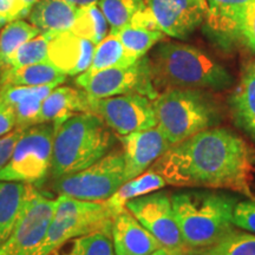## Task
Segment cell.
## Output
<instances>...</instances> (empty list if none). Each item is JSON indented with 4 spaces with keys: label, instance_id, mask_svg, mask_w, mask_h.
Listing matches in <instances>:
<instances>
[{
    "label": "cell",
    "instance_id": "obj_20",
    "mask_svg": "<svg viewBox=\"0 0 255 255\" xmlns=\"http://www.w3.org/2000/svg\"><path fill=\"white\" fill-rule=\"evenodd\" d=\"M77 9L69 0H38L27 15L28 23L40 32H66L75 23Z\"/></svg>",
    "mask_w": 255,
    "mask_h": 255
},
{
    "label": "cell",
    "instance_id": "obj_28",
    "mask_svg": "<svg viewBox=\"0 0 255 255\" xmlns=\"http://www.w3.org/2000/svg\"><path fill=\"white\" fill-rule=\"evenodd\" d=\"M51 255H116V253L110 235L96 232L65 242Z\"/></svg>",
    "mask_w": 255,
    "mask_h": 255
},
{
    "label": "cell",
    "instance_id": "obj_5",
    "mask_svg": "<svg viewBox=\"0 0 255 255\" xmlns=\"http://www.w3.org/2000/svg\"><path fill=\"white\" fill-rule=\"evenodd\" d=\"M157 128L171 145L219 127L222 110L212 94L197 89H169L152 100Z\"/></svg>",
    "mask_w": 255,
    "mask_h": 255
},
{
    "label": "cell",
    "instance_id": "obj_4",
    "mask_svg": "<svg viewBox=\"0 0 255 255\" xmlns=\"http://www.w3.org/2000/svg\"><path fill=\"white\" fill-rule=\"evenodd\" d=\"M55 124L51 176L53 181L78 173L113 148V130L91 113H77Z\"/></svg>",
    "mask_w": 255,
    "mask_h": 255
},
{
    "label": "cell",
    "instance_id": "obj_22",
    "mask_svg": "<svg viewBox=\"0 0 255 255\" xmlns=\"http://www.w3.org/2000/svg\"><path fill=\"white\" fill-rule=\"evenodd\" d=\"M68 76L56 68L50 60L12 69L1 77V87H39L59 83L63 84Z\"/></svg>",
    "mask_w": 255,
    "mask_h": 255
},
{
    "label": "cell",
    "instance_id": "obj_19",
    "mask_svg": "<svg viewBox=\"0 0 255 255\" xmlns=\"http://www.w3.org/2000/svg\"><path fill=\"white\" fill-rule=\"evenodd\" d=\"M77 113H88L87 92L71 87H57L41 103L36 124L59 123Z\"/></svg>",
    "mask_w": 255,
    "mask_h": 255
},
{
    "label": "cell",
    "instance_id": "obj_9",
    "mask_svg": "<svg viewBox=\"0 0 255 255\" xmlns=\"http://www.w3.org/2000/svg\"><path fill=\"white\" fill-rule=\"evenodd\" d=\"M76 85L94 98L139 94L154 100L158 95L150 78L148 56L129 66L83 72L76 78Z\"/></svg>",
    "mask_w": 255,
    "mask_h": 255
},
{
    "label": "cell",
    "instance_id": "obj_38",
    "mask_svg": "<svg viewBox=\"0 0 255 255\" xmlns=\"http://www.w3.org/2000/svg\"><path fill=\"white\" fill-rule=\"evenodd\" d=\"M37 1H38V0H20L21 6H23L24 18H27L28 13H30L32 7H33L34 4H36Z\"/></svg>",
    "mask_w": 255,
    "mask_h": 255
},
{
    "label": "cell",
    "instance_id": "obj_24",
    "mask_svg": "<svg viewBox=\"0 0 255 255\" xmlns=\"http://www.w3.org/2000/svg\"><path fill=\"white\" fill-rule=\"evenodd\" d=\"M141 59V58H139ZM137 59L127 52L123 44L117 37L116 32L110 30L109 33L95 47L94 57L88 72H96L100 70L129 66L136 63Z\"/></svg>",
    "mask_w": 255,
    "mask_h": 255
},
{
    "label": "cell",
    "instance_id": "obj_16",
    "mask_svg": "<svg viewBox=\"0 0 255 255\" xmlns=\"http://www.w3.org/2000/svg\"><path fill=\"white\" fill-rule=\"evenodd\" d=\"M111 239L116 255H150L163 248L128 209L115 216Z\"/></svg>",
    "mask_w": 255,
    "mask_h": 255
},
{
    "label": "cell",
    "instance_id": "obj_32",
    "mask_svg": "<svg viewBox=\"0 0 255 255\" xmlns=\"http://www.w3.org/2000/svg\"><path fill=\"white\" fill-rule=\"evenodd\" d=\"M233 222L237 228L255 234V200L238 201L233 212Z\"/></svg>",
    "mask_w": 255,
    "mask_h": 255
},
{
    "label": "cell",
    "instance_id": "obj_12",
    "mask_svg": "<svg viewBox=\"0 0 255 255\" xmlns=\"http://www.w3.org/2000/svg\"><path fill=\"white\" fill-rule=\"evenodd\" d=\"M57 201L32 187L23 212L4 244L0 255H34L45 238Z\"/></svg>",
    "mask_w": 255,
    "mask_h": 255
},
{
    "label": "cell",
    "instance_id": "obj_29",
    "mask_svg": "<svg viewBox=\"0 0 255 255\" xmlns=\"http://www.w3.org/2000/svg\"><path fill=\"white\" fill-rule=\"evenodd\" d=\"M53 34L55 33L40 32L36 37H33L32 39L26 41V43H24L11 56V58L8 60L7 71L6 72H8L12 69L21 68V66L25 65H31V64L49 60V44Z\"/></svg>",
    "mask_w": 255,
    "mask_h": 255
},
{
    "label": "cell",
    "instance_id": "obj_21",
    "mask_svg": "<svg viewBox=\"0 0 255 255\" xmlns=\"http://www.w3.org/2000/svg\"><path fill=\"white\" fill-rule=\"evenodd\" d=\"M32 187L21 182L0 181V246L13 231Z\"/></svg>",
    "mask_w": 255,
    "mask_h": 255
},
{
    "label": "cell",
    "instance_id": "obj_30",
    "mask_svg": "<svg viewBox=\"0 0 255 255\" xmlns=\"http://www.w3.org/2000/svg\"><path fill=\"white\" fill-rule=\"evenodd\" d=\"M194 252L203 255H255V234L235 229L218 244Z\"/></svg>",
    "mask_w": 255,
    "mask_h": 255
},
{
    "label": "cell",
    "instance_id": "obj_36",
    "mask_svg": "<svg viewBox=\"0 0 255 255\" xmlns=\"http://www.w3.org/2000/svg\"><path fill=\"white\" fill-rule=\"evenodd\" d=\"M128 24L133 25L137 27H143L148 28V30H154V31H161L158 27L157 21L154 17V14L151 13V11L146 5L143 6L141 9L136 12L132 15V18L130 19V21Z\"/></svg>",
    "mask_w": 255,
    "mask_h": 255
},
{
    "label": "cell",
    "instance_id": "obj_18",
    "mask_svg": "<svg viewBox=\"0 0 255 255\" xmlns=\"http://www.w3.org/2000/svg\"><path fill=\"white\" fill-rule=\"evenodd\" d=\"M228 107L234 126L255 143V59L242 68L240 81L229 96Z\"/></svg>",
    "mask_w": 255,
    "mask_h": 255
},
{
    "label": "cell",
    "instance_id": "obj_40",
    "mask_svg": "<svg viewBox=\"0 0 255 255\" xmlns=\"http://www.w3.org/2000/svg\"><path fill=\"white\" fill-rule=\"evenodd\" d=\"M150 255H173V254L169 253V252L167 250H164V248H159V250L154 252V253Z\"/></svg>",
    "mask_w": 255,
    "mask_h": 255
},
{
    "label": "cell",
    "instance_id": "obj_8",
    "mask_svg": "<svg viewBox=\"0 0 255 255\" xmlns=\"http://www.w3.org/2000/svg\"><path fill=\"white\" fill-rule=\"evenodd\" d=\"M126 182L122 150L109 151L97 162L78 173L55 181L58 195L83 201L104 202Z\"/></svg>",
    "mask_w": 255,
    "mask_h": 255
},
{
    "label": "cell",
    "instance_id": "obj_42",
    "mask_svg": "<svg viewBox=\"0 0 255 255\" xmlns=\"http://www.w3.org/2000/svg\"><path fill=\"white\" fill-rule=\"evenodd\" d=\"M0 87H1V72H0Z\"/></svg>",
    "mask_w": 255,
    "mask_h": 255
},
{
    "label": "cell",
    "instance_id": "obj_15",
    "mask_svg": "<svg viewBox=\"0 0 255 255\" xmlns=\"http://www.w3.org/2000/svg\"><path fill=\"white\" fill-rule=\"evenodd\" d=\"M95 47L71 31L55 33L49 44V60L66 76H78L90 68Z\"/></svg>",
    "mask_w": 255,
    "mask_h": 255
},
{
    "label": "cell",
    "instance_id": "obj_27",
    "mask_svg": "<svg viewBox=\"0 0 255 255\" xmlns=\"http://www.w3.org/2000/svg\"><path fill=\"white\" fill-rule=\"evenodd\" d=\"M114 31L116 32L127 52L137 60L146 56V53L164 38V33L162 31L148 30L130 24Z\"/></svg>",
    "mask_w": 255,
    "mask_h": 255
},
{
    "label": "cell",
    "instance_id": "obj_25",
    "mask_svg": "<svg viewBox=\"0 0 255 255\" xmlns=\"http://www.w3.org/2000/svg\"><path fill=\"white\" fill-rule=\"evenodd\" d=\"M39 28L23 19L9 21L0 30V72L1 76L7 71L8 60L19 47L37 34Z\"/></svg>",
    "mask_w": 255,
    "mask_h": 255
},
{
    "label": "cell",
    "instance_id": "obj_17",
    "mask_svg": "<svg viewBox=\"0 0 255 255\" xmlns=\"http://www.w3.org/2000/svg\"><path fill=\"white\" fill-rule=\"evenodd\" d=\"M206 24L219 45L229 47L239 39V27L248 6L255 0H206Z\"/></svg>",
    "mask_w": 255,
    "mask_h": 255
},
{
    "label": "cell",
    "instance_id": "obj_26",
    "mask_svg": "<svg viewBox=\"0 0 255 255\" xmlns=\"http://www.w3.org/2000/svg\"><path fill=\"white\" fill-rule=\"evenodd\" d=\"M108 27L109 24L100 6L94 4L78 7L75 23L70 31L76 36L90 40L97 45L108 34Z\"/></svg>",
    "mask_w": 255,
    "mask_h": 255
},
{
    "label": "cell",
    "instance_id": "obj_41",
    "mask_svg": "<svg viewBox=\"0 0 255 255\" xmlns=\"http://www.w3.org/2000/svg\"><path fill=\"white\" fill-rule=\"evenodd\" d=\"M186 255H203V254L196 253V252H194V251H189V252H188V253H187Z\"/></svg>",
    "mask_w": 255,
    "mask_h": 255
},
{
    "label": "cell",
    "instance_id": "obj_13",
    "mask_svg": "<svg viewBox=\"0 0 255 255\" xmlns=\"http://www.w3.org/2000/svg\"><path fill=\"white\" fill-rule=\"evenodd\" d=\"M167 36L187 38L206 20V0H144Z\"/></svg>",
    "mask_w": 255,
    "mask_h": 255
},
{
    "label": "cell",
    "instance_id": "obj_34",
    "mask_svg": "<svg viewBox=\"0 0 255 255\" xmlns=\"http://www.w3.org/2000/svg\"><path fill=\"white\" fill-rule=\"evenodd\" d=\"M25 128L15 127L12 131L0 137V169L4 168L13 155L14 148L20 137L23 136Z\"/></svg>",
    "mask_w": 255,
    "mask_h": 255
},
{
    "label": "cell",
    "instance_id": "obj_31",
    "mask_svg": "<svg viewBox=\"0 0 255 255\" xmlns=\"http://www.w3.org/2000/svg\"><path fill=\"white\" fill-rule=\"evenodd\" d=\"M144 5V0H98V6L107 18L110 30H119L127 25Z\"/></svg>",
    "mask_w": 255,
    "mask_h": 255
},
{
    "label": "cell",
    "instance_id": "obj_1",
    "mask_svg": "<svg viewBox=\"0 0 255 255\" xmlns=\"http://www.w3.org/2000/svg\"><path fill=\"white\" fill-rule=\"evenodd\" d=\"M254 150L227 128L203 130L170 148L151 165L169 186L232 190L255 200L251 189Z\"/></svg>",
    "mask_w": 255,
    "mask_h": 255
},
{
    "label": "cell",
    "instance_id": "obj_35",
    "mask_svg": "<svg viewBox=\"0 0 255 255\" xmlns=\"http://www.w3.org/2000/svg\"><path fill=\"white\" fill-rule=\"evenodd\" d=\"M17 19H24L20 0H0V28Z\"/></svg>",
    "mask_w": 255,
    "mask_h": 255
},
{
    "label": "cell",
    "instance_id": "obj_2",
    "mask_svg": "<svg viewBox=\"0 0 255 255\" xmlns=\"http://www.w3.org/2000/svg\"><path fill=\"white\" fill-rule=\"evenodd\" d=\"M148 64L152 85L158 94L169 89L223 91L234 83L226 66L188 44H156L148 56Z\"/></svg>",
    "mask_w": 255,
    "mask_h": 255
},
{
    "label": "cell",
    "instance_id": "obj_33",
    "mask_svg": "<svg viewBox=\"0 0 255 255\" xmlns=\"http://www.w3.org/2000/svg\"><path fill=\"white\" fill-rule=\"evenodd\" d=\"M239 39L255 53V1L248 6L239 27Z\"/></svg>",
    "mask_w": 255,
    "mask_h": 255
},
{
    "label": "cell",
    "instance_id": "obj_10",
    "mask_svg": "<svg viewBox=\"0 0 255 255\" xmlns=\"http://www.w3.org/2000/svg\"><path fill=\"white\" fill-rule=\"evenodd\" d=\"M88 113L100 117L119 136L157 127L152 100L144 95L128 94L107 98L88 95Z\"/></svg>",
    "mask_w": 255,
    "mask_h": 255
},
{
    "label": "cell",
    "instance_id": "obj_37",
    "mask_svg": "<svg viewBox=\"0 0 255 255\" xmlns=\"http://www.w3.org/2000/svg\"><path fill=\"white\" fill-rule=\"evenodd\" d=\"M17 127L13 108L0 102V137L6 135Z\"/></svg>",
    "mask_w": 255,
    "mask_h": 255
},
{
    "label": "cell",
    "instance_id": "obj_23",
    "mask_svg": "<svg viewBox=\"0 0 255 255\" xmlns=\"http://www.w3.org/2000/svg\"><path fill=\"white\" fill-rule=\"evenodd\" d=\"M167 182L158 173L148 169L144 173L124 182L107 201H104L116 214L126 209L127 202L137 197L161 190Z\"/></svg>",
    "mask_w": 255,
    "mask_h": 255
},
{
    "label": "cell",
    "instance_id": "obj_3",
    "mask_svg": "<svg viewBox=\"0 0 255 255\" xmlns=\"http://www.w3.org/2000/svg\"><path fill=\"white\" fill-rule=\"evenodd\" d=\"M174 215L189 251L218 244L235 231L233 212L238 199L218 189L189 188L171 193Z\"/></svg>",
    "mask_w": 255,
    "mask_h": 255
},
{
    "label": "cell",
    "instance_id": "obj_39",
    "mask_svg": "<svg viewBox=\"0 0 255 255\" xmlns=\"http://www.w3.org/2000/svg\"><path fill=\"white\" fill-rule=\"evenodd\" d=\"M69 1L72 2L75 6H77V7H84V6L98 4V0H69Z\"/></svg>",
    "mask_w": 255,
    "mask_h": 255
},
{
    "label": "cell",
    "instance_id": "obj_7",
    "mask_svg": "<svg viewBox=\"0 0 255 255\" xmlns=\"http://www.w3.org/2000/svg\"><path fill=\"white\" fill-rule=\"evenodd\" d=\"M55 124L41 123L27 128L15 145L8 163L0 169V181L39 187L51 174Z\"/></svg>",
    "mask_w": 255,
    "mask_h": 255
},
{
    "label": "cell",
    "instance_id": "obj_11",
    "mask_svg": "<svg viewBox=\"0 0 255 255\" xmlns=\"http://www.w3.org/2000/svg\"><path fill=\"white\" fill-rule=\"evenodd\" d=\"M126 209L154 235L169 253L186 255L189 252L175 219L171 193L161 189L139 196L127 202Z\"/></svg>",
    "mask_w": 255,
    "mask_h": 255
},
{
    "label": "cell",
    "instance_id": "obj_14",
    "mask_svg": "<svg viewBox=\"0 0 255 255\" xmlns=\"http://www.w3.org/2000/svg\"><path fill=\"white\" fill-rule=\"evenodd\" d=\"M121 142L126 182L150 169L171 145L157 127L121 136Z\"/></svg>",
    "mask_w": 255,
    "mask_h": 255
},
{
    "label": "cell",
    "instance_id": "obj_6",
    "mask_svg": "<svg viewBox=\"0 0 255 255\" xmlns=\"http://www.w3.org/2000/svg\"><path fill=\"white\" fill-rule=\"evenodd\" d=\"M53 218L34 255H51L72 239L101 232L110 235L117 214L105 202L83 201L68 195L56 199Z\"/></svg>",
    "mask_w": 255,
    "mask_h": 255
}]
</instances>
